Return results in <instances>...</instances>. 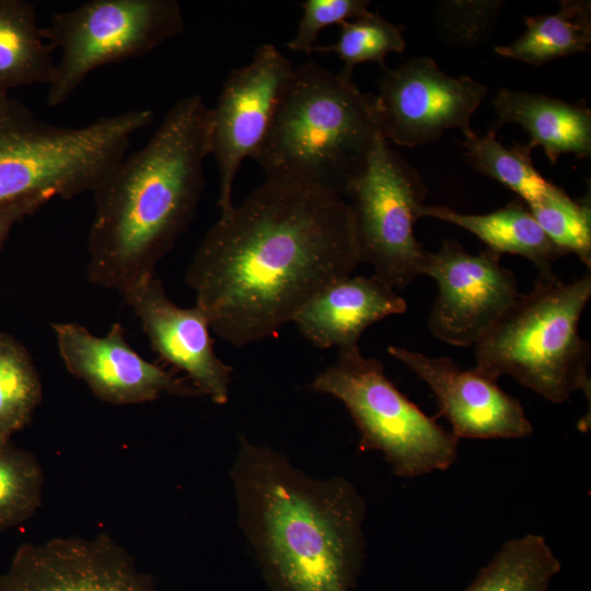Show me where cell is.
I'll return each instance as SVG.
<instances>
[{
    "label": "cell",
    "instance_id": "ac0fdd59",
    "mask_svg": "<svg viewBox=\"0 0 591 591\" xmlns=\"http://www.w3.org/2000/svg\"><path fill=\"white\" fill-rule=\"evenodd\" d=\"M493 105L497 116L494 129L507 123L521 126L530 136L528 146L541 147L552 163L561 154L590 158L591 111L584 104L500 89Z\"/></svg>",
    "mask_w": 591,
    "mask_h": 591
},
{
    "label": "cell",
    "instance_id": "ba28073f",
    "mask_svg": "<svg viewBox=\"0 0 591 591\" xmlns=\"http://www.w3.org/2000/svg\"><path fill=\"white\" fill-rule=\"evenodd\" d=\"M184 31L176 0H90L57 12L42 35L61 53L47 104L65 103L95 69L141 57Z\"/></svg>",
    "mask_w": 591,
    "mask_h": 591
},
{
    "label": "cell",
    "instance_id": "2e32d148",
    "mask_svg": "<svg viewBox=\"0 0 591 591\" xmlns=\"http://www.w3.org/2000/svg\"><path fill=\"white\" fill-rule=\"evenodd\" d=\"M121 297L139 318L152 350L186 373L201 395L219 405L228 403L233 369L216 355L211 326L201 309L177 306L155 275Z\"/></svg>",
    "mask_w": 591,
    "mask_h": 591
},
{
    "label": "cell",
    "instance_id": "7a4b0ae2",
    "mask_svg": "<svg viewBox=\"0 0 591 591\" xmlns=\"http://www.w3.org/2000/svg\"><path fill=\"white\" fill-rule=\"evenodd\" d=\"M239 525L270 591H352L366 559V501L240 437L230 471Z\"/></svg>",
    "mask_w": 591,
    "mask_h": 591
},
{
    "label": "cell",
    "instance_id": "30bf717a",
    "mask_svg": "<svg viewBox=\"0 0 591 591\" xmlns=\"http://www.w3.org/2000/svg\"><path fill=\"white\" fill-rule=\"evenodd\" d=\"M372 100L376 125L387 141L418 147L449 129L472 130L471 119L487 86L468 76L451 77L429 57H414L385 69Z\"/></svg>",
    "mask_w": 591,
    "mask_h": 591
},
{
    "label": "cell",
    "instance_id": "f546056e",
    "mask_svg": "<svg viewBox=\"0 0 591 591\" xmlns=\"http://www.w3.org/2000/svg\"><path fill=\"white\" fill-rule=\"evenodd\" d=\"M53 198L47 194H34L0 205V253L14 224L35 213Z\"/></svg>",
    "mask_w": 591,
    "mask_h": 591
},
{
    "label": "cell",
    "instance_id": "44dd1931",
    "mask_svg": "<svg viewBox=\"0 0 591 591\" xmlns=\"http://www.w3.org/2000/svg\"><path fill=\"white\" fill-rule=\"evenodd\" d=\"M524 33L494 50L506 58L542 66L554 59L584 53L591 43V4L563 0L556 13L528 16Z\"/></svg>",
    "mask_w": 591,
    "mask_h": 591
},
{
    "label": "cell",
    "instance_id": "9c48e42d",
    "mask_svg": "<svg viewBox=\"0 0 591 591\" xmlns=\"http://www.w3.org/2000/svg\"><path fill=\"white\" fill-rule=\"evenodd\" d=\"M427 194L420 174L379 134L364 172L345 195L360 263L395 291L421 275L428 251L414 228Z\"/></svg>",
    "mask_w": 591,
    "mask_h": 591
},
{
    "label": "cell",
    "instance_id": "7c38bea8",
    "mask_svg": "<svg viewBox=\"0 0 591 591\" xmlns=\"http://www.w3.org/2000/svg\"><path fill=\"white\" fill-rule=\"evenodd\" d=\"M294 66L273 44L233 69L209 115V154L220 177V215L233 208L232 189L242 162L255 155L271 124Z\"/></svg>",
    "mask_w": 591,
    "mask_h": 591
},
{
    "label": "cell",
    "instance_id": "4fadbf2b",
    "mask_svg": "<svg viewBox=\"0 0 591 591\" xmlns=\"http://www.w3.org/2000/svg\"><path fill=\"white\" fill-rule=\"evenodd\" d=\"M0 591H162L106 534L22 544L0 575Z\"/></svg>",
    "mask_w": 591,
    "mask_h": 591
},
{
    "label": "cell",
    "instance_id": "6da1fadb",
    "mask_svg": "<svg viewBox=\"0 0 591 591\" xmlns=\"http://www.w3.org/2000/svg\"><path fill=\"white\" fill-rule=\"evenodd\" d=\"M360 264L347 199L266 181L210 227L185 281L211 329L234 347L268 337Z\"/></svg>",
    "mask_w": 591,
    "mask_h": 591
},
{
    "label": "cell",
    "instance_id": "f1b7e54d",
    "mask_svg": "<svg viewBox=\"0 0 591 591\" xmlns=\"http://www.w3.org/2000/svg\"><path fill=\"white\" fill-rule=\"evenodd\" d=\"M366 0H305L300 3L302 15L294 37L287 44L293 51L313 53L318 33L334 24L361 16L368 12Z\"/></svg>",
    "mask_w": 591,
    "mask_h": 591
},
{
    "label": "cell",
    "instance_id": "8fae6325",
    "mask_svg": "<svg viewBox=\"0 0 591 591\" xmlns=\"http://www.w3.org/2000/svg\"><path fill=\"white\" fill-rule=\"evenodd\" d=\"M501 256L486 247L472 255L454 240L427 252L421 275L438 287L428 317L436 338L474 347L512 306L521 293L513 273L500 265Z\"/></svg>",
    "mask_w": 591,
    "mask_h": 591
},
{
    "label": "cell",
    "instance_id": "d6986e66",
    "mask_svg": "<svg viewBox=\"0 0 591 591\" xmlns=\"http://www.w3.org/2000/svg\"><path fill=\"white\" fill-rule=\"evenodd\" d=\"M420 218L429 217L457 225L500 255L512 254L530 260L540 273L549 277L554 263L566 256L545 234L523 200L517 198L489 213H462L443 206L424 205Z\"/></svg>",
    "mask_w": 591,
    "mask_h": 591
},
{
    "label": "cell",
    "instance_id": "3957f363",
    "mask_svg": "<svg viewBox=\"0 0 591 591\" xmlns=\"http://www.w3.org/2000/svg\"><path fill=\"white\" fill-rule=\"evenodd\" d=\"M208 108L198 94L167 111L148 142L126 153L93 192L88 277L123 296L153 276L190 225L205 186Z\"/></svg>",
    "mask_w": 591,
    "mask_h": 591
},
{
    "label": "cell",
    "instance_id": "d4e9b609",
    "mask_svg": "<svg viewBox=\"0 0 591 591\" xmlns=\"http://www.w3.org/2000/svg\"><path fill=\"white\" fill-rule=\"evenodd\" d=\"M551 241L566 255L575 254L591 267L590 199L573 200L565 190L551 184L538 199L525 204Z\"/></svg>",
    "mask_w": 591,
    "mask_h": 591
},
{
    "label": "cell",
    "instance_id": "4316f807",
    "mask_svg": "<svg viewBox=\"0 0 591 591\" xmlns=\"http://www.w3.org/2000/svg\"><path fill=\"white\" fill-rule=\"evenodd\" d=\"M405 39L394 24L368 11L366 14L340 24L338 39L328 46H315L313 51L335 53L344 62V71L352 74L354 67L362 62H375L383 70L389 53H402Z\"/></svg>",
    "mask_w": 591,
    "mask_h": 591
},
{
    "label": "cell",
    "instance_id": "cb8c5ba5",
    "mask_svg": "<svg viewBox=\"0 0 591 591\" xmlns=\"http://www.w3.org/2000/svg\"><path fill=\"white\" fill-rule=\"evenodd\" d=\"M43 387L27 349L0 332V441L26 427L39 405Z\"/></svg>",
    "mask_w": 591,
    "mask_h": 591
},
{
    "label": "cell",
    "instance_id": "e0dca14e",
    "mask_svg": "<svg viewBox=\"0 0 591 591\" xmlns=\"http://www.w3.org/2000/svg\"><path fill=\"white\" fill-rule=\"evenodd\" d=\"M407 310L406 300L375 276H346L312 297L292 321L302 336L318 348L359 346L373 323Z\"/></svg>",
    "mask_w": 591,
    "mask_h": 591
},
{
    "label": "cell",
    "instance_id": "484cf974",
    "mask_svg": "<svg viewBox=\"0 0 591 591\" xmlns=\"http://www.w3.org/2000/svg\"><path fill=\"white\" fill-rule=\"evenodd\" d=\"M44 473L31 452L0 441V531L28 520L40 507Z\"/></svg>",
    "mask_w": 591,
    "mask_h": 591
},
{
    "label": "cell",
    "instance_id": "52a82bcc",
    "mask_svg": "<svg viewBox=\"0 0 591 591\" xmlns=\"http://www.w3.org/2000/svg\"><path fill=\"white\" fill-rule=\"evenodd\" d=\"M309 387L344 404L359 431V451L380 452L395 476L416 478L456 463L460 439L408 399L359 346L340 349Z\"/></svg>",
    "mask_w": 591,
    "mask_h": 591
},
{
    "label": "cell",
    "instance_id": "7402d4cb",
    "mask_svg": "<svg viewBox=\"0 0 591 591\" xmlns=\"http://www.w3.org/2000/svg\"><path fill=\"white\" fill-rule=\"evenodd\" d=\"M560 569L545 537L529 533L506 541L462 591H548Z\"/></svg>",
    "mask_w": 591,
    "mask_h": 591
},
{
    "label": "cell",
    "instance_id": "5bb4252c",
    "mask_svg": "<svg viewBox=\"0 0 591 591\" xmlns=\"http://www.w3.org/2000/svg\"><path fill=\"white\" fill-rule=\"evenodd\" d=\"M51 328L66 369L101 401L131 405L163 395L201 396L186 379L175 376L136 352L118 322L102 337L78 323H53Z\"/></svg>",
    "mask_w": 591,
    "mask_h": 591
},
{
    "label": "cell",
    "instance_id": "9a60e30c",
    "mask_svg": "<svg viewBox=\"0 0 591 591\" xmlns=\"http://www.w3.org/2000/svg\"><path fill=\"white\" fill-rule=\"evenodd\" d=\"M387 352L413 370L432 391L440 414L461 439H519L533 432L521 403L497 381L475 370H462L448 357H428L399 346Z\"/></svg>",
    "mask_w": 591,
    "mask_h": 591
},
{
    "label": "cell",
    "instance_id": "603a6c76",
    "mask_svg": "<svg viewBox=\"0 0 591 591\" xmlns=\"http://www.w3.org/2000/svg\"><path fill=\"white\" fill-rule=\"evenodd\" d=\"M496 129L484 136L473 130L464 134V157L478 172L514 192L525 204L543 196L552 182L534 167L528 144L514 143L510 149L496 139Z\"/></svg>",
    "mask_w": 591,
    "mask_h": 591
},
{
    "label": "cell",
    "instance_id": "8992f818",
    "mask_svg": "<svg viewBox=\"0 0 591 591\" xmlns=\"http://www.w3.org/2000/svg\"><path fill=\"white\" fill-rule=\"evenodd\" d=\"M152 120L150 109H129L82 127L57 126L0 92V205L34 194L93 193Z\"/></svg>",
    "mask_w": 591,
    "mask_h": 591
},
{
    "label": "cell",
    "instance_id": "ffe728a7",
    "mask_svg": "<svg viewBox=\"0 0 591 591\" xmlns=\"http://www.w3.org/2000/svg\"><path fill=\"white\" fill-rule=\"evenodd\" d=\"M37 24L35 4L0 0V92L49 84L56 63Z\"/></svg>",
    "mask_w": 591,
    "mask_h": 591
},
{
    "label": "cell",
    "instance_id": "277c9868",
    "mask_svg": "<svg viewBox=\"0 0 591 591\" xmlns=\"http://www.w3.org/2000/svg\"><path fill=\"white\" fill-rule=\"evenodd\" d=\"M379 134L372 100L351 76L306 61L293 68L253 159L266 181L345 197L364 172Z\"/></svg>",
    "mask_w": 591,
    "mask_h": 591
},
{
    "label": "cell",
    "instance_id": "5b68a950",
    "mask_svg": "<svg viewBox=\"0 0 591 591\" xmlns=\"http://www.w3.org/2000/svg\"><path fill=\"white\" fill-rule=\"evenodd\" d=\"M590 298V274L570 282L538 277L476 343L473 370L495 381L510 375L551 403L578 391L590 399L591 347L579 333Z\"/></svg>",
    "mask_w": 591,
    "mask_h": 591
},
{
    "label": "cell",
    "instance_id": "83f0119b",
    "mask_svg": "<svg viewBox=\"0 0 591 591\" xmlns=\"http://www.w3.org/2000/svg\"><path fill=\"white\" fill-rule=\"evenodd\" d=\"M502 3L498 0L438 1L433 10L437 32L451 46H477L489 38Z\"/></svg>",
    "mask_w": 591,
    "mask_h": 591
}]
</instances>
